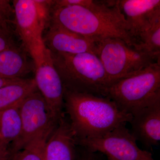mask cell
Listing matches in <instances>:
<instances>
[{
  "mask_svg": "<svg viewBox=\"0 0 160 160\" xmlns=\"http://www.w3.org/2000/svg\"><path fill=\"white\" fill-rule=\"evenodd\" d=\"M50 23L96 41L114 38L136 44L117 1H92L87 7L53 6Z\"/></svg>",
  "mask_w": 160,
  "mask_h": 160,
  "instance_id": "1",
  "label": "cell"
},
{
  "mask_svg": "<svg viewBox=\"0 0 160 160\" xmlns=\"http://www.w3.org/2000/svg\"><path fill=\"white\" fill-rule=\"evenodd\" d=\"M64 100L76 140L102 136L132 119L131 114L106 97L64 89Z\"/></svg>",
  "mask_w": 160,
  "mask_h": 160,
  "instance_id": "2",
  "label": "cell"
},
{
  "mask_svg": "<svg viewBox=\"0 0 160 160\" xmlns=\"http://www.w3.org/2000/svg\"><path fill=\"white\" fill-rule=\"evenodd\" d=\"M50 52L64 89L106 97L109 82L97 55L88 52L69 54Z\"/></svg>",
  "mask_w": 160,
  "mask_h": 160,
  "instance_id": "3",
  "label": "cell"
},
{
  "mask_svg": "<svg viewBox=\"0 0 160 160\" xmlns=\"http://www.w3.org/2000/svg\"><path fill=\"white\" fill-rule=\"evenodd\" d=\"M106 97L132 116L160 101V62L112 83L106 90Z\"/></svg>",
  "mask_w": 160,
  "mask_h": 160,
  "instance_id": "4",
  "label": "cell"
},
{
  "mask_svg": "<svg viewBox=\"0 0 160 160\" xmlns=\"http://www.w3.org/2000/svg\"><path fill=\"white\" fill-rule=\"evenodd\" d=\"M12 3L16 32L35 66L46 52L43 35L50 23L54 1L14 0Z\"/></svg>",
  "mask_w": 160,
  "mask_h": 160,
  "instance_id": "5",
  "label": "cell"
},
{
  "mask_svg": "<svg viewBox=\"0 0 160 160\" xmlns=\"http://www.w3.org/2000/svg\"><path fill=\"white\" fill-rule=\"evenodd\" d=\"M96 54L104 67L109 86L160 62L149 53L114 38L97 41Z\"/></svg>",
  "mask_w": 160,
  "mask_h": 160,
  "instance_id": "6",
  "label": "cell"
},
{
  "mask_svg": "<svg viewBox=\"0 0 160 160\" xmlns=\"http://www.w3.org/2000/svg\"><path fill=\"white\" fill-rule=\"evenodd\" d=\"M18 109L21 132L17 139L10 145L12 154L37 138L50 135L58 124L52 116L46 101L38 89L23 100Z\"/></svg>",
  "mask_w": 160,
  "mask_h": 160,
  "instance_id": "7",
  "label": "cell"
},
{
  "mask_svg": "<svg viewBox=\"0 0 160 160\" xmlns=\"http://www.w3.org/2000/svg\"><path fill=\"white\" fill-rule=\"evenodd\" d=\"M126 125L121 124L99 137L76 140L77 145L102 153L108 160H155L151 152L138 146Z\"/></svg>",
  "mask_w": 160,
  "mask_h": 160,
  "instance_id": "8",
  "label": "cell"
},
{
  "mask_svg": "<svg viewBox=\"0 0 160 160\" xmlns=\"http://www.w3.org/2000/svg\"><path fill=\"white\" fill-rule=\"evenodd\" d=\"M37 88L46 101L55 121L58 123L64 117V87L53 65L49 49L46 48L42 60L35 66Z\"/></svg>",
  "mask_w": 160,
  "mask_h": 160,
  "instance_id": "9",
  "label": "cell"
},
{
  "mask_svg": "<svg viewBox=\"0 0 160 160\" xmlns=\"http://www.w3.org/2000/svg\"><path fill=\"white\" fill-rule=\"evenodd\" d=\"M45 32L43 41L46 48L50 51L69 54L88 52L96 54V40L52 23H49Z\"/></svg>",
  "mask_w": 160,
  "mask_h": 160,
  "instance_id": "10",
  "label": "cell"
},
{
  "mask_svg": "<svg viewBox=\"0 0 160 160\" xmlns=\"http://www.w3.org/2000/svg\"><path fill=\"white\" fill-rule=\"evenodd\" d=\"M117 3L136 42L139 35L160 14V0H118Z\"/></svg>",
  "mask_w": 160,
  "mask_h": 160,
  "instance_id": "11",
  "label": "cell"
},
{
  "mask_svg": "<svg viewBox=\"0 0 160 160\" xmlns=\"http://www.w3.org/2000/svg\"><path fill=\"white\" fill-rule=\"evenodd\" d=\"M130 132L147 149L159 145L160 101L145 107L132 116Z\"/></svg>",
  "mask_w": 160,
  "mask_h": 160,
  "instance_id": "12",
  "label": "cell"
},
{
  "mask_svg": "<svg viewBox=\"0 0 160 160\" xmlns=\"http://www.w3.org/2000/svg\"><path fill=\"white\" fill-rule=\"evenodd\" d=\"M77 146L69 122L64 117L45 143L42 160H77Z\"/></svg>",
  "mask_w": 160,
  "mask_h": 160,
  "instance_id": "13",
  "label": "cell"
},
{
  "mask_svg": "<svg viewBox=\"0 0 160 160\" xmlns=\"http://www.w3.org/2000/svg\"><path fill=\"white\" fill-rule=\"evenodd\" d=\"M22 46L16 45L0 52V77L8 79H18L32 71L35 66L33 60Z\"/></svg>",
  "mask_w": 160,
  "mask_h": 160,
  "instance_id": "14",
  "label": "cell"
},
{
  "mask_svg": "<svg viewBox=\"0 0 160 160\" xmlns=\"http://www.w3.org/2000/svg\"><path fill=\"white\" fill-rule=\"evenodd\" d=\"M34 78H22L0 88V111L19 106L30 93L37 90Z\"/></svg>",
  "mask_w": 160,
  "mask_h": 160,
  "instance_id": "15",
  "label": "cell"
},
{
  "mask_svg": "<svg viewBox=\"0 0 160 160\" xmlns=\"http://www.w3.org/2000/svg\"><path fill=\"white\" fill-rule=\"evenodd\" d=\"M133 47L160 60V14L156 16L150 25L139 35Z\"/></svg>",
  "mask_w": 160,
  "mask_h": 160,
  "instance_id": "16",
  "label": "cell"
},
{
  "mask_svg": "<svg viewBox=\"0 0 160 160\" xmlns=\"http://www.w3.org/2000/svg\"><path fill=\"white\" fill-rule=\"evenodd\" d=\"M19 106L0 111V143L10 145L21 132Z\"/></svg>",
  "mask_w": 160,
  "mask_h": 160,
  "instance_id": "17",
  "label": "cell"
},
{
  "mask_svg": "<svg viewBox=\"0 0 160 160\" xmlns=\"http://www.w3.org/2000/svg\"><path fill=\"white\" fill-rule=\"evenodd\" d=\"M49 136L35 139L22 149L12 153L10 160H42L43 148Z\"/></svg>",
  "mask_w": 160,
  "mask_h": 160,
  "instance_id": "18",
  "label": "cell"
},
{
  "mask_svg": "<svg viewBox=\"0 0 160 160\" xmlns=\"http://www.w3.org/2000/svg\"><path fill=\"white\" fill-rule=\"evenodd\" d=\"M14 10L12 1L0 0V35L12 37Z\"/></svg>",
  "mask_w": 160,
  "mask_h": 160,
  "instance_id": "19",
  "label": "cell"
},
{
  "mask_svg": "<svg viewBox=\"0 0 160 160\" xmlns=\"http://www.w3.org/2000/svg\"><path fill=\"white\" fill-rule=\"evenodd\" d=\"M16 45L12 37L0 35V52L9 49Z\"/></svg>",
  "mask_w": 160,
  "mask_h": 160,
  "instance_id": "20",
  "label": "cell"
},
{
  "mask_svg": "<svg viewBox=\"0 0 160 160\" xmlns=\"http://www.w3.org/2000/svg\"><path fill=\"white\" fill-rule=\"evenodd\" d=\"M82 152L77 160H101L97 152H92L82 147Z\"/></svg>",
  "mask_w": 160,
  "mask_h": 160,
  "instance_id": "21",
  "label": "cell"
},
{
  "mask_svg": "<svg viewBox=\"0 0 160 160\" xmlns=\"http://www.w3.org/2000/svg\"><path fill=\"white\" fill-rule=\"evenodd\" d=\"M11 155L10 145L0 143V160H10Z\"/></svg>",
  "mask_w": 160,
  "mask_h": 160,
  "instance_id": "22",
  "label": "cell"
},
{
  "mask_svg": "<svg viewBox=\"0 0 160 160\" xmlns=\"http://www.w3.org/2000/svg\"><path fill=\"white\" fill-rule=\"evenodd\" d=\"M17 80L18 79H8L3 78L0 77V88L13 82Z\"/></svg>",
  "mask_w": 160,
  "mask_h": 160,
  "instance_id": "23",
  "label": "cell"
},
{
  "mask_svg": "<svg viewBox=\"0 0 160 160\" xmlns=\"http://www.w3.org/2000/svg\"></svg>",
  "mask_w": 160,
  "mask_h": 160,
  "instance_id": "24",
  "label": "cell"
}]
</instances>
